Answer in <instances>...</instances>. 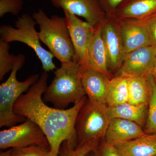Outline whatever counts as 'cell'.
<instances>
[{
    "mask_svg": "<svg viewBox=\"0 0 156 156\" xmlns=\"http://www.w3.org/2000/svg\"><path fill=\"white\" fill-rule=\"evenodd\" d=\"M25 56L17 55L11 73L5 82L0 85V127H10L23 122L26 119L14 112V104L23 92H27L30 87L38 80L39 75L29 76L25 80L18 81L17 71L25 63Z\"/></svg>",
    "mask_w": 156,
    "mask_h": 156,
    "instance_id": "cell-4",
    "label": "cell"
},
{
    "mask_svg": "<svg viewBox=\"0 0 156 156\" xmlns=\"http://www.w3.org/2000/svg\"><path fill=\"white\" fill-rule=\"evenodd\" d=\"M51 84L43 95L45 103L55 108L66 109L70 104L78 103L86 95L82 84V71L75 60L61 63L56 69Z\"/></svg>",
    "mask_w": 156,
    "mask_h": 156,
    "instance_id": "cell-2",
    "label": "cell"
},
{
    "mask_svg": "<svg viewBox=\"0 0 156 156\" xmlns=\"http://www.w3.org/2000/svg\"><path fill=\"white\" fill-rule=\"evenodd\" d=\"M53 6L83 17L92 27L101 24L106 17L98 0H48Z\"/></svg>",
    "mask_w": 156,
    "mask_h": 156,
    "instance_id": "cell-11",
    "label": "cell"
},
{
    "mask_svg": "<svg viewBox=\"0 0 156 156\" xmlns=\"http://www.w3.org/2000/svg\"><path fill=\"white\" fill-rule=\"evenodd\" d=\"M39 27L40 41L61 63L75 60V53L65 17L53 15L49 17L40 9L32 15Z\"/></svg>",
    "mask_w": 156,
    "mask_h": 156,
    "instance_id": "cell-3",
    "label": "cell"
},
{
    "mask_svg": "<svg viewBox=\"0 0 156 156\" xmlns=\"http://www.w3.org/2000/svg\"><path fill=\"white\" fill-rule=\"evenodd\" d=\"M156 60V48L154 46L133 50L126 53L116 75L147 78L152 73Z\"/></svg>",
    "mask_w": 156,
    "mask_h": 156,
    "instance_id": "cell-10",
    "label": "cell"
},
{
    "mask_svg": "<svg viewBox=\"0 0 156 156\" xmlns=\"http://www.w3.org/2000/svg\"><path fill=\"white\" fill-rule=\"evenodd\" d=\"M36 24L32 16L27 14H22L15 22V28L10 25L1 27V40L9 44L20 42L27 45L34 50L40 59L44 71L49 73L57 69L53 60L54 56L41 45L38 32L35 29Z\"/></svg>",
    "mask_w": 156,
    "mask_h": 156,
    "instance_id": "cell-5",
    "label": "cell"
},
{
    "mask_svg": "<svg viewBox=\"0 0 156 156\" xmlns=\"http://www.w3.org/2000/svg\"><path fill=\"white\" fill-rule=\"evenodd\" d=\"M148 105H134L127 102L115 106H107V112L111 119H124L132 121L144 127L147 118Z\"/></svg>",
    "mask_w": 156,
    "mask_h": 156,
    "instance_id": "cell-18",
    "label": "cell"
},
{
    "mask_svg": "<svg viewBox=\"0 0 156 156\" xmlns=\"http://www.w3.org/2000/svg\"><path fill=\"white\" fill-rule=\"evenodd\" d=\"M115 147L120 156H156V134H145Z\"/></svg>",
    "mask_w": 156,
    "mask_h": 156,
    "instance_id": "cell-17",
    "label": "cell"
},
{
    "mask_svg": "<svg viewBox=\"0 0 156 156\" xmlns=\"http://www.w3.org/2000/svg\"><path fill=\"white\" fill-rule=\"evenodd\" d=\"M115 17L126 53L143 47L151 46L146 29L140 20Z\"/></svg>",
    "mask_w": 156,
    "mask_h": 156,
    "instance_id": "cell-12",
    "label": "cell"
},
{
    "mask_svg": "<svg viewBox=\"0 0 156 156\" xmlns=\"http://www.w3.org/2000/svg\"><path fill=\"white\" fill-rule=\"evenodd\" d=\"M102 24V23H101ZM101 24L94 27L88 48V68L98 71L111 79L114 76L108 67L107 54L101 35Z\"/></svg>",
    "mask_w": 156,
    "mask_h": 156,
    "instance_id": "cell-15",
    "label": "cell"
},
{
    "mask_svg": "<svg viewBox=\"0 0 156 156\" xmlns=\"http://www.w3.org/2000/svg\"><path fill=\"white\" fill-rule=\"evenodd\" d=\"M145 134L142 127L137 123L116 118L111 119L104 139L106 142L115 146Z\"/></svg>",
    "mask_w": 156,
    "mask_h": 156,
    "instance_id": "cell-14",
    "label": "cell"
},
{
    "mask_svg": "<svg viewBox=\"0 0 156 156\" xmlns=\"http://www.w3.org/2000/svg\"><path fill=\"white\" fill-rule=\"evenodd\" d=\"M101 30L107 54L108 69L113 75L115 76L121 68L126 52L115 16L106 15L101 24Z\"/></svg>",
    "mask_w": 156,
    "mask_h": 156,
    "instance_id": "cell-9",
    "label": "cell"
},
{
    "mask_svg": "<svg viewBox=\"0 0 156 156\" xmlns=\"http://www.w3.org/2000/svg\"><path fill=\"white\" fill-rule=\"evenodd\" d=\"M152 75L153 76L156 82V60L155 62L154 65Z\"/></svg>",
    "mask_w": 156,
    "mask_h": 156,
    "instance_id": "cell-30",
    "label": "cell"
},
{
    "mask_svg": "<svg viewBox=\"0 0 156 156\" xmlns=\"http://www.w3.org/2000/svg\"><path fill=\"white\" fill-rule=\"evenodd\" d=\"M128 76L117 75L111 79L107 96V106H115L128 102Z\"/></svg>",
    "mask_w": 156,
    "mask_h": 156,
    "instance_id": "cell-20",
    "label": "cell"
},
{
    "mask_svg": "<svg viewBox=\"0 0 156 156\" xmlns=\"http://www.w3.org/2000/svg\"><path fill=\"white\" fill-rule=\"evenodd\" d=\"M66 25L69 31L75 53V60L82 73L89 66L88 48L93 29L87 21L78 16L63 11Z\"/></svg>",
    "mask_w": 156,
    "mask_h": 156,
    "instance_id": "cell-8",
    "label": "cell"
},
{
    "mask_svg": "<svg viewBox=\"0 0 156 156\" xmlns=\"http://www.w3.org/2000/svg\"><path fill=\"white\" fill-rule=\"evenodd\" d=\"M50 148L32 145L26 147L14 148L11 150V156H50Z\"/></svg>",
    "mask_w": 156,
    "mask_h": 156,
    "instance_id": "cell-24",
    "label": "cell"
},
{
    "mask_svg": "<svg viewBox=\"0 0 156 156\" xmlns=\"http://www.w3.org/2000/svg\"><path fill=\"white\" fill-rule=\"evenodd\" d=\"M10 46L9 43L0 40V81L12 70L17 56L9 53Z\"/></svg>",
    "mask_w": 156,
    "mask_h": 156,
    "instance_id": "cell-23",
    "label": "cell"
},
{
    "mask_svg": "<svg viewBox=\"0 0 156 156\" xmlns=\"http://www.w3.org/2000/svg\"><path fill=\"white\" fill-rule=\"evenodd\" d=\"M138 20L145 26L151 45L156 48V13L144 19Z\"/></svg>",
    "mask_w": 156,
    "mask_h": 156,
    "instance_id": "cell-27",
    "label": "cell"
},
{
    "mask_svg": "<svg viewBox=\"0 0 156 156\" xmlns=\"http://www.w3.org/2000/svg\"><path fill=\"white\" fill-rule=\"evenodd\" d=\"M110 121L107 106L93 103L87 97L75 124L77 146L104 139Z\"/></svg>",
    "mask_w": 156,
    "mask_h": 156,
    "instance_id": "cell-6",
    "label": "cell"
},
{
    "mask_svg": "<svg viewBox=\"0 0 156 156\" xmlns=\"http://www.w3.org/2000/svg\"><path fill=\"white\" fill-rule=\"evenodd\" d=\"M87 156H120L115 146L106 142L104 139L100 140L95 149Z\"/></svg>",
    "mask_w": 156,
    "mask_h": 156,
    "instance_id": "cell-26",
    "label": "cell"
},
{
    "mask_svg": "<svg viewBox=\"0 0 156 156\" xmlns=\"http://www.w3.org/2000/svg\"><path fill=\"white\" fill-rule=\"evenodd\" d=\"M48 77V73L44 71L27 93L19 97L13 109L16 115L31 120L41 128L49 142L50 156H58L60 146L65 140L77 144L75 124L87 96L69 108L48 106L43 99Z\"/></svg>",
    "mask_w": 156,
    "mask_h": 156,
    "instance_id": "cell-1",
    "label": "cell"
},
{
    "mask_svg": "<svg viewBox=\"0 0 156 156\" xmlns=\"http://www.w3.org/2000/svg\"><path fill=\"white\" fill-rule=\"evenodd\" d=\"M148 80L150 85V95L144 130L145 134H156V82L152 74L148 77Z\"/></svg>",
    "mask_w": 156,
    "mask_h": 156,
    "instance_id": "cell-21",
    "label": "cell"
},
{
    "mask_svg": "<svg viewBox=\"0 0 156 156\" xmlns=\"http://www.w3.org/2000/svg\"><path fill=\"white\" fill-rule=\"evenodd\" d=\"M111 79L101 73L92 69L82 72V81L85 95L90 101L107 106V96Z\"/></svg>",
    "mask_w": 156,
    "mask_h": 156,
    "instance_id": "cell-13",
    "label": "cell"
},
{
    "mask_svg": "<svg viewBox=\"0 0 156 156\" xmlns=\"http://www.w3.org/2000/svg\"><path fill=\"white\" fill-rule=\"evenodd\" d=\"M12 148L5 151L2 152L0 154V156H11V154Z\"/></svg>",
    "mask_w": 156,
    "mask_h": 156,
    "instance_id": "cell-29",
    "label": "cell"
},
{
    "mask_svg": "<svg viewBox=\"0 0 156 156\" xmlns=\"http://www.w3.org/2000/svg\"><path fill=\"white\" fill-rule=\"evenodd\" d=\"M37 145L50 148L49 142L41 128L26 119L22 124L0 131L1 149Z\"/></svg>",
    "mask_w": 156,
    "mask_h": 156,
    "instance_id": "cell-7",
    "label": "cell"
},
{
    "mask_svg": "<svg viewBox=\"0 0 156 156\" xmlns=\"http://www.w3.org/2000/svg\"><path fill=\"white\" fill-rule=\"evenodd\" d=\"M107 16L113 17L115 11L125 0H98Z\"/></svg>",
    "mask_w": 156,
    "mask_h": 156,
    "instance_id": "cell-28",
    "label": "cell"
},
{
    "mask_svg": "<svg viewBox=\"0 0 156 156\" xmlns=\"http://www.w3.org/2000/svg\"><path fill=\"white\" fill-rule=\"evenodd\" d=\"M128 102L134 105H148L151 88L148 77L128 76Z\"/></svg>",
    "mask_w": 156,
    "mask_h": 156,
    "instance_id": "cell-19",
    "label": "cell"
},
{
    "mask_svg": "<svg viewBox=\"0 0 156 156\" xmlns=\"http://www.w3.org/2000/svg\"><path fill=\"white\" fill-rule=\"evenodd\" d=\"M156 13V0H125L115 16L120 19L142 20Z\"/></svg>",
    "mask_w": 156,
    "mask_h": 156,
    "instance_id": "cell-16",
    "label": "cell"
},
{
    "mask_svg": "<svg viewBox=\"0 0 156 156\" xmlns=\"http://www.w3.org/2000/svg\"><path fill=\"white\" fill-rule=\"evenodd\" d=\"M101 140L91 141L80 146H77L75 143L65 140L60 146L58 156H87L89 152L95 149Z\"/></svg>",
    "mask_w": 156,
    "mask_h": 156,
    "instance_id": "cell-22",
    "label": "cell"
},
{
    "mask_svg": "<svg viewBox=\"0 0 156 156\" xmlns=\"http://www.w3.org/2000/svg\"><path fill=\"white\" fill-rule=\"evenodd\" d=\"M24 0H0V17L7 14L17 16L23 7Z\"/></svg>",
    "mask_w": 156,
    "mask_h": 156,
    "instance_id": "cell-25",
    "label": "cell"
}]
</instances>
